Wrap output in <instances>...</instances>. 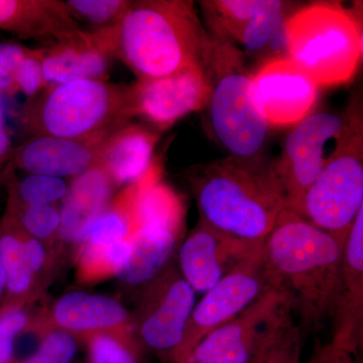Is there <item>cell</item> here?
I'll return each instance as SVG.
<instances>
[{"instance_id": "1", "label": "cell", "mask_w": 363, "mask_h": 363, "mask_svg": "<svg viewBox=\"0 0 363 363\" xmlns=\"http://www.w3.org/2000/svg\"><path fill=\"white\" fill-rule=\"evenodd\" d=\"M109 58H116L138 78L167 77L201 64L209 35L187 0L130 1L116 26L86 30Z\"/></svg>"}, {"instance_id": "2", "label": "cell", "mask_w": 363, "mask_h": 363, "mask_svg": "<svg viewBox=\"0 0 363 363\" xmlns=\"http://www.w3.org/2000/svg\"><path fill=\"white\" fill-rule=\"evenodd\" d=\"M344 245L292 211H285L264 238L269 286L290 297L303 332L333 318L340 288Z\"/></svg>"}, {"instance_id": "3", "label": "cell", "mask_w": 363, "mask_h": 363, "mask_svg": "<svg viewBox=\"0 0 363 363\" xmlns=\"http://www.w3.org/2000/svg\"><path fill=\"white\" fill-rule=\"evenodd\" d=\"M189 177L199 219L236 238L264 241L288 211L262 160L227 157L195 167Z\"/></svg>"}, {"instance_id": "4", "label": "cell", "mask_w": 363, "mask_h": 363, "mask_svg": "<svg viewBox=\"0 0 363 363\" xmlns=\"http://www.w3.org/2000/svg\"><path fill=\"white\" fill-rule=\"evenodd\" d=\"M201 66L210 88L204 111L215 140L228 157L262 160L269 125L257 101L245 54L233 43L209 35Z\"/></svg>"}, {"instance_id": "5", "label": "cell", "mask_w": 363, "mask_h": 363, "mask_svg": "<svg viewBox=\"0 0 363 363\" xmlns=\"http://www.w3.org/2000/svg\"><path fill=\"white\" fill-rule=\"evenodd\" d=\"M131 119L128 86L86 79L45 88L23 109L21 125L28 136L105 140Z\"/></svg>"}, {"instance_id": "6", "label": "cell", "mask_w": 363, "mask_h": 363, "mask_svg": "<svg viewBox=\"0 0 363 363\" xmlns=\"http://www.w3.org/2000/svg\"><path fill=\"white\" fill-rule=\"evenodd\" d=\"M286 57L319 87L347 83L362 57L359 21L337 4L318 2L291 14L286 25Z\"/></svg>"}, {"instance_id": "7", "label": "cell", "mask_w": 363, "mask_h": 363, "mask_svg": "<svg viewBox=\"0 0 363 363\" xmlns=\"http://www.w3.org/2000/svg\"><path fill=\"white\" fill-rule=\"evenodd\" d=\"M362 128V112L353 105L342 113L312 112L294 125L281 154L269 164L289 211L301 216L308 190Z\"/></svg>"}, {"instance_id": "8", "label": "cell", "mask_w": 363, "mask_h": 363, "mask_svg": "<svg viewBox=\"0 0 363 363\" xmlns=\"http://www.w3.org/2000/svg\"><path fill=\"white\" fill-rule=\"evenodd\" d=\"M363 208V130L348 142L308 190L301 217L345 245Z\"/></svg>"}, {"instance_id": "9", "label": "cell", "mask_w": 363, "mask_h": 363, "mask_svg": "<svg viewBox=\"0 0 363 363\" xmlns=\"http://www.w3.org/2000/svg\"><path fill=\"white\" fill-rule=\"evenodd\" d=\"M292 319L290 297L269 288L238 316L208 334L189 363H250Z\"/></svg>"}, {"instance_id": "10", "label": "cell", "mask_w": 363, "mask_h": 363, "mask_svg": "<svg viewBox=\"0 0 363 363\" xmlns=\"http://www.w3.org/2000/svg\"><path fill=\"white\" fill-rule=\"evenodd\" d=\"M264 245V243H262ZM262 245L204 294L196 303L173 363H189L193 351L208 334L230 321L272 288Z\"/></svg>"}, {"instance_id": "11", "label": "cell", "mask_w": 363, "mask_h": 363, "mask_svg": "<svg viewBox=\"0 0 363 363\" xmlns=\"http://www.w3.org/2000/svg\"><path fill=\"white\" fill-rule=\"evenodd\" d=\"M209 96L201 64L128 86L131 116L140 117L157 133L168 130L188 114L204 111Z\"/></svg>"}, {"instance_id": "12", "label": "cell", "mask_w": 363, "mask_h": 363, "mask_svg": "<svg viewBox=\"0 0 363 363\" xmlns=\"http://www.w3.org/2000/svg\"><path fill=\"white\" fill-rule=\"evenodd\" d=\"M196 305V293L181 272H161L145 295L140 335L150 348L173 358Z\"/></svg>"}, {"instance_id": "13", "label": "cell", "mask_w": 363, "mask_h": 363, "mask_svg": "<svg viewBox=\"0 0 363 363\" xmlns=\"http://www.w3.org/2000/svg\"><path fill=\"white\" fill-rule=\"evenodd\" d=\"M262 243L236 238L199 219L179 252L182 277L196 294H205Z\"/></svg>"}, {"instance_id": "14", "label": "cell", "mask_w": 363, "mask_h": 363, "mask_svg": "<svg viewBox=\"0 0 363 363\" xmlns=\"http://www.w3.org/2000/svg\"><path fill=\"white\" fill-rule=\"evenodd\" d=\"M262 113L271 126H291L312 113L319 86L289 58L271 60L252 74Z\"/></svg>"}, {"instance_id": "15", "label": "cell", "mask_w": 363, "mask_h": 363, "mask_svg": "<svg viewBox=\"0 0 363 363\" xmlns=\"http://www.w3.org/2000/svg\"><path fill=\"white\" fill-rule=\"evenodd\" d=\"M105 140L33 135L13 147L7 166L26 174L75 179L96 167Z\"/></svg>"}, {"instance_id": "16", "label": "cell", "mask_w": 363, "mask_h": 363, "mask_svg": "<svg viewBox=\"0 0 363 363\" xmlns=\"http://www.w3.org/2000/svg\"><path fill=\"white\" fill-rule=\"evenodd\" d=\"M331 342L357 353L363 338V208L344 245L340 288L333 318Z\"/></svg>"}, {"instance_id": "17", "label": "cell", "mask_w": 363, "mask_h": 363, "mask_svg": "<svg viewBox=\"0 0 363 363\" xmlns=\"http://www.w3.org/2000/svg\"><path fill=\"white\" fill-rule=\"evenodd\" d=\"M82 30L61 0H0V30L47 45Z\"/></svg>"}, {"instance_id": "18", "label": "cell", "mask_w": 363, "mask_h": 363, "mask_svg": "<svg viewBox=\"0 0 363 363\" xmlns=\"http://www.w3.org/2000/svg\"><path fill=\"white\" fill-rule=\"evenodd\" d=\"M159 133L142 124L128 123L105 140L96 167L112 185L128 186L142 180L155 162Z\"/></svg>"}, {"instance_id": "19", "label": "cell", "mask_w": 363, "mask_h": 363, "mask_svg": "<svg viewBox=\"0 0 363 363\" xmlns=\"http://www.w3.org/2000/svg\"><path fill=\"white\" fill-rule=\"evenodd\" d=\"M109 59L85 30L45 45L42 49L45 89L86 79L107 80Z\"/></svg>"}, {"instance_id": "20", "label": "cell", "mask_w": 363, "mask_h": 363, "mask_svg": "<svg viewBox=\"0 0 363 363\" xmlns=\"http://www.w3.org/2000/svg\"><path fill=\"white\" fill-rule=\"evenodd\" d=\"M111 189V181L98 167L74 179L60 211L59 233L64 240L78 242L91 222L108 207Z\"/></svg>"}, {"instance_id": "21", "label": "cell", "mask_w": 363, "mask_h": 363, "mask_svg": "<svg viewBox=\"0 0 363 363\" xmlns=\"http://www.w3.org/2000/svg\"><path fill=\"white\" fill-rule=\"evenodd\" d=\"M180 235L169 229L138 228L128 238V257L114 276L128 285L152 281L164 271Z\"/></svg>"}, {"instance_id": "22", "label": "cell", "mask_w": 363, "mask_h": 363, "mask_svg": "<svg viewBox=\"0 0 363 363\" xmlns=\"http://www.w3.org/2000/svg\"><path fill=\"white\" fill-rule=\"evenodd\" d=\"M54 318L59 326L66 330L91 331L121 326L128 322V314L114 298L72 292L57 302Z\"/></svg>"}, {"instance_id": "23", "label": "cell", "mask_w": 363, "mask_h": 363, "mask_svg": "<svg viewBox=\"0 0 363 363\" xmlns=\"http://www.w3.org/2000/svg\"><path fill=\"white\" fill-rule=\"evenodd\" d=\"M291 6V2L279 0L276 6L253 18L234 43L240 44L248 56L259 61L260 65L271 60L288 58L286 25L293 13Z\"/></svg>"}, {"instance_id": "24", "label": "cell", "mask_w": 363, "mask_h": 363, "mask_svg": "<svg viewBox=\"0 0 363 363\" xmlns=\"http://www.w3.org/2000/svg\"><path fill=\"white\" fill-rule=\"evenodd\" d=\"M279 0H210L202 1L203 13L213 35L234 43L240 33L260 13L269 11Z\"/></svg>"}, {"instance_id": "25", "label": "cell", "mask_w": 363, "mask_h": 363, "mask_svg": "<svg viewBox=\"0 0 363 363\" xmlns=\"http://www.w3.org/2000/svg\"><path fill=\"white\" fill-rule=\"evenodd\" d=\"M0 262L6 274V290L14 296L28 292L35 274L28 264L23 240L11 230L7 220L0 233Z\"/></svg>"}, {"instance_id": "26", "label": "cell", "mask_w": 363, "mask_h": 363, "mask_svg": "<svg viewBox=\"0 0 363 363\" xmlns=\"http://www.w3.org/2000/svg\"><path fill=\"white\" fill-rule=\"evenodd\" d=\"M68 190V183L64 179L39 174H26L21 180L14 181L11 187L13 205L21 206L55 205L65 199Z\"/></svg>"}, {"instance_id": "27", "label": "cell", "mask_w": 363, "mask_h": 363, "mask_svg": "<svg viewBox=\"0 0 363 363\" xmlns=\"http://www.w3.org/2000/svg\"><path fill=\"white\" fill-rule=\"evenodd\" d=\"M130 0H68L67 11L76 23H82L89 30H100L116 26L121 20ZM80 26V25H79Z\"/></svg>"}, {"instance_id": "28", "label": "cell", "mask_w": 363, "mask_h": 363, "mask_svg": "<svg viewBox=\"0 0 363 363\" xmlns=\"http://www.w3.org/2000/svg\"><path fill=\"white\" fill-rule=\"evenodd\" d=\"M303 331L290 320L260 350L257 363H300Z\"/></svg>"}, {"instance_id": "29", "label": "cell", "mask_w": 363, "mask_h": 363, "mask_svg": "<svg viewBox=\"0 0 363 363\" xmlns=\"http://www.w3.org/2000/svg\"><path fill=\"white\" fill-rule=\"evenodd\" d=\"M11 215L18 217V224L30 238L43 240L57 233L61 224V214L55 205L23 206L20 212L11 211Z\"/></svg>"}, {"instance_id": "30", "label": "cell", "mask_w": 363, "mask_h": 363, "mask_svg": "<svg viewBox=\"0 0 363 363\" xmlns=\"http://www.w3.org/2000/svg\"><path fill=\"white\" fill-rule=\"evenodd\" d=\"M77 343L69 332L52 331L40 343L33 354L21 363H71Z\"/></svg>"}, {"instance_id": "31", "label": "cell", "mask_w": 363, "mask_h": 363, "mask_svg": "<svg viewBox=\"0 0 363 363\" xmlns=\"http://www.w3.org/2000/svg\"><path fill=\"white\" fill-rule=\"evenodd\" d=\"M89 354L91 363H140L128 346L109 334L91 338Z\"/></svg>"}, {"instance_id": "32", "label": "cell", "mask_w": 363, "mask_h": 363, "mask_svg": "<svg viewBox=\"0 0 363 363\" xmlns=\"http://www.w3.org/2000/svg\"><path fill=\"white\" fill-rule=\"evenodd\" d=\"M30 52V48L16 42L0 43V93H18L16 79L18 69Z\"/></svg>"}, {"instance_id": "33", "label": "cell", "mask_w": 363, "mask_h": 363, "mask_svg": "<svg viewBox=\"0 0 363 363\" xmlns=\"http://www.w3.org/2000/svg\"><path fill=\"white\" fill-rule=\"evenodd\" d=\"M16 85L18 92L23 93L30 99L45 89L42 49H30L18 69Z\"/></svg>"}, {"instance_id": "34", "label": "cell", "mask_w": 363, "mask_h": 363, "mask_svg": "<svg viewBox=\"0 0 363 363\" xmlns=\"http://www.w3.org/2000/svg\"><path fill=\"white\" fill-rule=\"evenodd\" d=\"M26 323L28 316L23 310H9L0 317V363L13 362L16 339Z\"/></svg>"}, {"instance_id": "35", "label": "cell", "mask_w": 363, "mask_h": 363, "mask_svg": "<svg viewBox=\"0 0 363 363\" xmlns=\"http://www.w3.org/2000/svg\"><path fill=\"white\" fill-rule=\"evenodd\" d=\"M307 363H354L352 354L332 342L317 346Z\"/></svg>"}, {"instance_id": "36", "label": "cell", "mask_w": 363, "mask_h": 363, "mask_svg": "<svg viewBox=\"0 0 363 363\" xmlns=\"http://www.w3.org/2000/svg\"><path fill=\"white\" fill-rule=\"evenodd\" d=\"M23 247H25L26 257L33 274L39 272L44 267L45 259H47L44 245L40 240L30 238L28 240H23Z\"/></svg>"}, {"instance_id": "37", "label": "cell", "mask_w": 363, "mask_h": 363, "mask_svg": "<svg viewBox=\"0 0 363 363\" xmlns=\"http://www.w3.org/2000/svg\"><path fill=\"white\" fill-rule=\"evenodd\" d=\"M13 150V145L11 135L7 128L4 112L0 108V175L4 173V169L9 164Z\"/></svg>"}, {"instance_id": "38", "label": "cell", "mask_w": 363, "mask_h": 363, "mask_svg": "<svg viewBox=\"0 0 363 363\" xmlns=\"http://www.w3.org/2000/svg\"><path fill=\"white\" fill-rule=\"evenodd\" d=\"M6 274H4V267H2L1 262H0V298H1L2 294H4V290H6Z\"/></svg>"}, {"instance_id": "39", "label": "cell", "mask_w": 363, "mask_h": 363, "mask_svg": "<svg viewBox=\"0 0 363 363\" xmlns=\"http://www.w3.org/2000/svg\"><path fill=\"white\" fill-rule=\"evenodd\" d=\"M259 352H260V351H259ZM259 353H257V357H255V359H253V360H252V362H250V363H257V360H259Z\"/></svg>"}]
</instances>
